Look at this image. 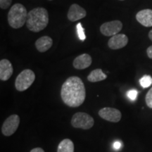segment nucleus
I'll return each mask as SVG.
<instances>
[{
    "label": "nucleus",
    "instance_id": "nucleus-1",
    "mask_svg": "<svg viewBox=\"0 0 152 152\" xmlns=\"http://www.w3.org/2000/svg\"><path fill=\"white\" fill-rule=\"evenodd\" d=\"M64 103L70 107H78L84 103L86 90L84 83L79 77L71 76L64 82L61 90Z\"/></svg>",
    "mask_w": 152,
    "mask_h": 152
},
{
    "label": "nucleus",
    "instance_id": "nucleus-2",
    "mask_svg": "<svg viewBox=\"0 0 152 152\" xmlns=\"http://www.w3.org/2000/svg\"><path fill=\"white\" fill-rule=\"evenodd\" d=\"M48 23L49 14L46 9L37 7L28 12L26 26L31 32H40L48 26Z\"/></svg>",
    "mask_w": 152,
    "mask_h": 152
},
{
    "label": "nucleus",
    "instance_id": "nucleus-3",
    "mask_svg": "<svg viewBox=\"0 0 152 152\" xmlns=\"http://www.w3.org/2000/svg\"><path fill=\"white\" fill-rule=\"evenodd\" d=\"M27 10L21 4H15L11 7L8 13V23L9 26L14 29L22 28L27 20Z\"/></svg>",
    "mask_w": 152,
    "mask_h": 152
},
{
    "label": "nucleus",
    "instance_id": "nucleus-4",
    "mask_svg": "<svg viewBox=\"0 0 152 152\" xmlns=\"http://www.w3.org/2000/svg\"><path fill=\"white\" fill-rule=\"evenodd\" d=\"M35 80V74L30 69L23 70L17 76L15 81V87L19 92L28 90L33 85Z\"/></svg>",
    "mask_w": 152,
    "mask_h": 152
},
{
    "label": "nucleus",
    "instance_id": "nucleus-5",
    "mask_svg": "<svg viewBox=\"0 0 152 152\" xmlns=\"http://www.w3.org/2000/svg\"><path fill=\"white\" fill-rule=\"evenodd\" d=\"M94 121L90 115L84 112H77L74 114L71 119V125L75 128L88 130L92 128Z\"/></svg>",
    "mask_w": 152,
    "mask_h": 152
},
{
    "label": "nucleus",
    "instance_id": "nucleus-6",
    "mask_svg": "<svg viewBox=\"0 0 152 152\" xmlns=\"http://www.w3.org/2000/svg\"><path fill=\"white\" fill-rule=\"evenodd\" d=\"M20 124V117L16 114L11 115L7 118L1 127V132L4 136L12 135L18 129Z\"/></svg>",
    "mask_w": 152,
    "mask_h": 152
},
{
    "label": "nucleus",
    "instance_id": "nucleus-7",
    "mask_svg": "<svg viewBox=\"0 0 152 152\" xmlns=\"http://www.w3.org/2000/svg\"><path fill=\"white\" fill-rule=\"evenodd\" d=\"M123 28V23L118 20L104 23L100 26V32L104 35L107 37L113 36L118 34Z\"/></svg>",
    "mask_w": 152,
    "mask_h": 152
},
{
    "label": "nucleus",
    "instance_id": "nucleus-8",
    "mask_svg": "<svg viewBox=\"0 0 152 152\" xmlns=\"http://www.w3.org/2000/svg\"><path fill=\"white\" fill-rule=\"evenodd\" d=\"M99 115L106 121L112 123H118L121 121L122 114L118 109L111 107H105L99 111Z\"/></svg>",
    "mask_w": 152,
    "mask_h": 152
},
{
    "label": "nucleus",
    "instance_id": "nucleus-9",
    "mask_svg": "<svg viewBox=\"0 0 152 152\" xmlns=\"http://www.w3.org/2000/svg\"><path fill=\"white\" fill-rule=\"evenodd\" d=\"M87 12L85 9H83V7H81L77 4H73L70 7L67 17L69 20L72 22H75L76 20H79L85 18Z\"/></svg>",
    "mask_w": 152,
    "mask_h": 152
},
{
    "label": "nucleus",
    "instance_id": "nucleus-10",
    "mask_svg": "<svg viewBox=\"0 0 152 152\" xmlns=\"http://www.w3.org/2000/svg\"><path fill=\"white\" fill-rule=\"evenodd\" d=\"M128 43V37L124 34H117L109 39L108 46L111 49H119L126 46Z\"/></svg>",
    "mask_w": 152,
    "mask_h": 152
},
{
    "label": "nucleus",
    "instance_id": "nucleus-11",
    "mask_svg": "<svg viewBox=\"0 0 152 152\" xmlns=\"http://www.w3.org/2000/svg\"><path fill=\"white\" fill-rule=\"evenodd\" d=\"M14 73L12 64L8 59L0 61V80L7 81L10 78Z\"/></svg>",
    "mask_w": 152,
    "mask_h": 152
},
{
    "label": "nucleus",
    "instance_id": "nucleus-12",
    "mask_svg": "<svg viewBox=\"0 0 152 152\" xmlns=\"http://www.w3.org/2000/svg\"><path fill=\"white\" fill-rule=\"evenodd\" d=\"M92 58L90 55L83 54L79 55L74 59L73 62V67L78 70H83L90 67L92 64Z\"/></svg>",
    "mask_w": 152,
    "mask_h": 152
},
{
    "label": "nucleus",
    "instance_id": "nucleus-13",
    "mask_svg": "<svg viewBox=\"0 0 152 152\" xmlns=\"http://www.w3.org/2000/svg\"><path fill=\"white\" fill-rule=\"evenodd\" d=\"M137 20L144 27L152 26V10L151 9H143L140 11L136 15Z\"/></svg>",
    "mask_w": 152,
    "mask_h": 152
},
{
    "label": "nucleus",
    "instance_id": "nucleus-14",
    "mask_svg": "<svg viewBox=\"0 0 152 152\" xmlns=\"http://www.w3.org/2000/svg\"><path fill=\"white\" fill-rule=\"evenodd\" d=\"M53 45V39L49 36H43L39 37L35 42L36 49L39 52H45L49 50Z\"/></svg>",
    "mask_w": 152,
    "mask_h": 152
},
{
    "label": "nucleus",
    "instance_id": "nucleus-15",
    "mask_svg": "<svg viewBox=\"0 0 152 152\" xmlns=\"http://www.w3.org/2000/svg\"><path fill=\"white\" fill-rule=\"evenodd\" d=\"M106 78H107V76L100 68L92 71L87 76V80L91 83H97V82L104 80Z\"/></svg>",
    "mask_w": 152,
    "mask_h": 152
},
{
    "label": "nucleus",
    "instance_id": "nucleus-16",
    "mask_svg": "<svg viewBox=\"0 0 152 152\" xmlns=\"http://www.w3.org/2000/svg\"><path fill=\"white\" fill-rule=\"evenodd\" d=\"M57 152H74V144L69 139H64L58 146Z\"/></svg>",
    "mask_w": 152,
    "mask_h": 152
},
{
    "label": "nucleus",
    "instance_id": "nucleus-17",
    "mask_svg": "<svg viewBox=\"0 0 152 152\" xmlns=\"http://www.w3.org/2000/svg\"><path fill=\"white\" fill-rule=\"evenodd\" d=\"M140 84L144 88H147L151 86L152 84V77L150 75H144L140 80Z\"/></svg>",
    "mask_w": 152,
    "mask_h": 152
},
{
    "label": "nucleus",
    "instance_id": "nucleus-18",
    "mask_svg": "<svg viewBox=\"0 0 152 152\" xmlns=\"http://www.w3.org/2000/svg\"><path fill=\"white\" fill-rule=\"evenodd\" d=\"M76 28H77V35H78V37L82 41H84L86 39V36H85V29L83 27V25H82L81 23H78L76 26Z\"/></svg>",
    "mask_w": 152,
    "mask_h": 152
},
{
    "label": "nucleus",
    "instance_id": "nucleus-19",
    "mask_svg": "<svg viewBox=\"0 0 152 152\" xmlns=\"http://www.w3.org/2000/svg\"><path fill=\"white\" fill-rule=\"evenodd\" d=\"M145 101L148 107L150 108V109H152V87L149 90V92H147V95H146Z\"/></svg>",
    "mask_w": 152,
    "mask_h": 152
},
{
    "label": "nucleus",
    "instance_id": "nucleus-20",
    "mask_svg": "<svg viewBox=\"0 0 152 152\" xmlns=\"http://www.w3.org/2000/svg\"><path fill=\"white\" fill-rule=\"evenodd\" d=\"M137 95H138V92L137 90H130L127 92V96L130 99V100L132 101H134L136 100L137 97Z\"/></svg>",
    "mask_w": 152,
    "mask_h": 152
},
{
    "label": "nucleus",
    "instance_id": "nucleus-21",
    "mask_svg": "<svg viewBox=\"0 0 152 152\" xmlns=\"http://www.w3.org/2000/svg\"><path fill=\"white\" fill-rule=\"evenodd\" d=\"M12 0H0V8L1 9H7L10 7Z\"/></svg>",
    "mask_w": 152,
    "mask_h": 152
},
{
    "label": "nucleus",
    "instance_id": "nucleus-22",
    "mask_svg": "<svg viewBox=\"0 0 152 152\" xmlns=\"http://www.w3.org/2000/svg\"><path fill=\"white\" fill-rule=\"evenodd\" d=\"M121 147H122V144H121V142L119 141H116L114 142L113 144V148L115 149V150H119L121 149Z\"/></svg>",
    "mask_w": 152,
    "mask_h": 152
},
{
    "label": "nucleus",
    "instance_id": "nucleus-23",
    "mask_svg": "<svg viewBox=\"0 0 152 152\" xmlns=\"http://www.w3.org/2000/svg\"><path fill=\"white\" fill-rule=\"evenodd\" d=\"M147 54L148 57H149V58H151V59H152V45L147 48Z\"/></svg>",
    "mask_w": 152,
    "mask_h": 152
},
{
    "label": "nucleus",
    "instance_id": "nucleus-24",
    "mask_svg": "<svg viewBox=\"0 0 152 152\" xmlns=\"http://www.w3.org/2000/svg\"><path fill=\"white\" fill-rule=\"evenodd\" d=\"M30 152H45V151L42 149V148L37 147V148H35V149H32Z\"/></svg>",
    "mask_w": 152,
    "mask_h": 152
},
{
    "label": "nucleus",
    "instance_id": "nucleus-25",
    "mask_svg": "<svg viewBox=\"0 0 152 152\" xmlns=\"http://www.w3.org/2000/svg\"><path fill=\"white\" fill-rule=\"evenodd\" d=\"M149 39L152 41V29L150 30L149 33Z\"/></svg>",
    "mask_w": 152,
    "mask_h": 152
},
{
    "label": "nucleus",
    "instance_id": "nucleus-26",
    "mask_svg": "<svg viewBox=\"0 0 152 152\" xmlns=\"http://www.w3.org/2000/svg\"><path fill=\"white\" fill-rule=\"evenodd\" d=\"M120 1H124V0H120Z\"/></svg>",
    "mask_w": 152,
    "mask_h": 152
},
{
    "label": "nucleus",
    "instance_id": "nucleus-27",
    "mask_svg": "<svg viewBox=\"0 0 152 152\" xmlns=\"http://www.w3.org/2000/svg\"><path fill=\"white\" fill-rule=\"evenodd\" d=\"M49 1H52V0H49Z\"/></svg>",
    "mask_w": 152,
    "mask_h": 152
}]
</instances>
